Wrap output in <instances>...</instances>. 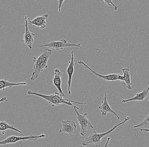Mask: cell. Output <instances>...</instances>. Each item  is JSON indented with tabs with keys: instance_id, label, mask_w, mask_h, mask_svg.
Masks as SVG:
<instances>
[{
	"instance_id": "4",
	"label": "cell",
	"mask_w": 149,
	"mask_h": 147,
	"mask_svg": "<svg viewBox=\"0 0 149 147\" xmlns=\"http://www.w3.org/2000/svg\"><path fill=\"white\" fill-rule=\"evenodd\" d=\"M74 112L76 114V118L80 125V134L82 136H84L86 134V131L88 130L93 129L94 127L91 123L86 118L88 113H85L83 114H80L79 112V108L77 106H74Z\"/></svg>"
},
{
	"instance_id": "15",
	"label": "cell",
	"mask_w": 149,
	"mask_h": 147,
	"mask_svg": "<svg viewBox=\"0 0 149 147\" xmlns=\"http://www.w3.org/2000/svg\"><path fill=\"white\" fill-rule=\"evenodd\" d=\"M124 76V82L125 83L123 84V85L125 86L127 89L132 90L134 85L131 82V76L132 73L130 72V70L127 68H124L122 69Z\"/></svg>"
},
{
	"instance_id": "5",
	"label": "cell",
	"mask_w": 149,
	"mask_h": 147,
	"mask_svg": "<svg viewBox=\"0 0 149 147\" xmlns=\"http://www.w3.org/2000/svg\"><path fill=\"white\" fill-rule=\"evenodd\" d=\"M76 47L81 48V46L80 44H72L68 42V41L65 39H62L60 41H53L44 44L41 47H45V48H52L55 49L56 51H59L63 50L64 48L68 47Z\"/></svg>"
},
{
	"instance_id": "7",
	"label": "cell",
	"mask_w": 149,
	"mask_h": 147,
	"mask_svg": "<svg viewBox=\"0 0 149 147\" xmlns=\"http://www.w3.org/2000/svg\"><path fill=\"white\" fill-rule=\"evenodd\" d=\"M79 65H82L86 68L88 69L93 74H95V76L98 77L99 79H101L103 80L107 81V82H113V81L120 80L124 81V76L123 75L119 74H111L108 75H102L99 74L95 71H94L90 67L88 66V65L82 61H79L78 62Z\"/></svg>"
},
{
	"instance_id": "14",
	"label": "cell",
	"mask_w": 149,
	"mask_h": 147,
	"mask_svg": "<svg viewBox=\"0 0 149 147\" xmlns=\"http://www.w3.org/2000/svg\"><path fill=\"white\" fill-rule=\"evenodd\" d=\"M149 93V85L148 88L145 90H143L140 93L136 94L134 96L128 99H124L122 101L123 103H127L133 101H143V100L148 97Z\"/></svg>"
},
{
	"instance_id": "9",
	"label": "cell",
	"mask_w": 149,
	"mask_h": 147,
	"mask_svg": "<svg viewBox=\"0 0 149 147\" xmlns=\"http://www.w3.org/2000/svg\"><path fill=\"white\" fill-rule=\"evenodd\" d=\"M25 32L23 36V40L21 42L24 43V44L29 48L30 49L32 48V45L34 42V36L35 34L32 32H30L28 28V20L27 16H25Z\"/></svg>"
},
{
	"instance_id": "16",
	"label": "cell",
	"mask_w": 149,
	"mask_h": 147,
	"mask_svg": "<svg viewBox=\"0 0 149 147\" xmlns=\"http://www.w3.org/2000/svg\"><path fill=\"white\" fill-rule=\"evenodd\" d=\"M27 84L26 82L22 83L11 82L6 80V79H0V91H5L6 88H11L17 86H26Z\"/></svg>"
},
{
	"instance_id": "13",
	"label": "cell",
	"mask_w": 149,
	"mask_h": 147,
	"mask_svg": "<svg viewBox=\"0 0 149 147\" xmlns=\"http://www.w3.org/2000/svg\"><path fill=\"white\" fill-rule=\"evenodd\" d=\"M62 75V73L59 69H56L55 70L54 76L53 78V81L54 85L58 90L59 93L62 97H65V95L62 91V88L61 87V77Z\"/></svg>"
},
{
	"instance_id": "11",
	"label": "cell",
	"mask_w": 149,
	"mask_h": 147,
	"mask_svg": "<svg viewBox=\"0 0 149 147\" xmlns=\"http://www.w3.org/2000/svg\"><path fill=\"white\" fill-rule=\"evenodd\" d=\"M74 50L72 51L71 52V57L70 61L69 62V66L67 69V72L68 76V94H71L70 87L71 85L72 81V77L74 71V66L75 65V60L74 57Z\"/></svg>"
},
{
	"instance_id": "24",
	"label": "cell",
	"mask_w": 149,
	"mask_h": 147,
	"mask_svg": "<svg viewBox=\"0 0 149 147\" xmlns=\"http://www.w3.org/2000/svg\"></svg>"
},
{
	"instance_id": "3",
	"label": "cell",
	"mask_w": 149,
	"mask_h": 147,
	"mask_svg": "<svg viewBox=\"0 0 149 147\" xmlns=\"http://www.w3.org/2000/svg\"><path fill=\"white\" fill-rule=\"evenodd\" d=\"M130 120V117H127L125 118L124 120L122 122L120 123L110 130H109L105 133L98 134L95 131L91 133L88 137L86 138L85 139L81 142V145L83 146H88L89 145H94L95 147H100L101 146V139L104 137L109 134L112 132L115 129L120 125L125 123L127 121Z\"/></svg>"
},
{
	"instance_id": "6",
	"label": "cell",
	"mask_w": 149,
	"mask_h": 147,
	"mask_svg": "<svg viewBox=\"0 0 149 147\" xmlns=\"http://www.w3.org/2000/svg\"><path fill=\"white\" fill-rule=\"evenodd\" d=\"M45 137V135L42 134L40 135H29L25 137H17L15 136H11L6 138L4 140L0 141V146L6 145L7 144H14L20 141H26V140H32L34 141L38 139Z\"/></svg>"
},
{
	"instance_id": "1",
	"label": "cell",
	"mask_w": 149,
	"mask_h": 147,
	"mask_svg": "<svg viewBox=\"0 0 149 147\" xmlns=\"http://www.w3.org/2000/svg\"><path fill=\"white\" fill-rule=\"evenodd\" d=\"M53 51L49 48L45 47L41 54L38 57H33V71L30 80L34 81L39 77L40 74L45 69L47 68V62L49 57L53 54Z\"/></svg>"
},
{
	"instance_id": "21",
	"label": "cell",
	"mask_w": 149,
	"mask_h": 147,
	"mask_svg": "<svg viewBox=\"0 0 149 147\" xmlns=\"http://www.w3.org/2000/svg\"><path fill=\"white\" fill-rule=\"evenodd\" d=\"M8 101V99H7L6 97H3L2 98L0 99V103H3V102H7Z\"/></svg>"
},
{
	"instance_id": "2",
	"label": "cell",
	"mask_w": 149,
	"mask_h": 147,
	"mask_svg": "<svg viewBox=\"0 0 149 147\" xmlns=\"http://www.w3.org/2000/svg\"><path fill=\"white\" fill-rule=\"evenodd\" d=\"M27 93L29 95H33L37 96L47 101L52 107L60 106L61 105H66L69 107H71L72 105V103L77 105H86V103L76 102L74 100L63 98L59 93H54L52 95H45L38 93L35 91L33 92V91H29L27 92Z\"/></svg>"
},
{
	"instance_id": "17",
	"label": "cell",
	"mask_w": 149,
	"mask_h": 147,
	"mask_svg": "<svg viewBox=\"0 0 149 147\" xmlns=\"http://www.w3.org/2000/svg\"><path fill=\"white\" fill-rule=\"evenodd\" d=\"M7 130H12L22 134V132L21 131L18 130L17 128H15L14 126L10 125L9 124L7 123L6 122L3 121H0V132L3 135H4L5 134L6 131Z\"/></svg>"
},
{
	"instance_id": "10",
	"label": "cell",
	"mask_w": 149,
	"mask_h": 147,
	"mask_svg": "<svg viewBox=\"0 0 149 147\" xmlns=\"http://www.w3.org/2000/svg\"><path fill=\"white\" fill-rule=\"evenodd\" d=\"M107 93L106 92L105 93V97L102 101V105L98 107L99 109L100 110V112H101V115L102 117H104L107 116V114L108 113H111L115 115L117 119L120 120V117L113 110L110 105H109L108 101H107Z\"/></svg>"
},
{
	"instance_id": "18",
	"label": "cell",
	"mask_w": 149,
	"mask_h": 147,
	"mask_svg": "<svg viewBox=\"0 0 149 147\" xmlns=\"http://www.w3.org/2000/svg\"><path fill=\"white\" fill-rule=\"evenodd\" d=\"M149 126V114L146 115L144 120L137 125H134L133 127L134 128H141V127H147Z\"/></svg>"
},
{
	"instance_id": "19",
	"label": "cell",
	"mask_w": 149,
	"mask_h": 147,
	"mask_svg": "<svg viewBox=\"0 0 149 147\" xmlns=\"http://www.w3.org/2000/svg\"><path fill=\"white\" fill-rule=\"evenodd\" d=\"M103 1H104L105 3H106V4H107V5H109V6H111V5H112L113 6V7H114V9L115 11H116V10H118V7H118V6H116V5H115V4L113 3L112 1H111V0H109V1H105V0H104Z\"/></svg>"
},
{
	"instance_id": "8",
	"label": "cell",
	"mask_w": 149,
	"mask_h": 147,
	"mask_svg": "<svg viewBox=\"0 0 149 147\" xmlns=\"http://www.w3.org/2000/svg\"><path fill=\"white\" fill-rule=\"evenodd\" d=\"M62 127L59 129L58 133H65L72 135L76 132L77 125L74 121L68 120L61 122Z\"/></svg>"
},
{
	"instance_id": "12",
	"label": "cell",
	"mask_w": 149,
	"mask_h": 147,
	"mask_svg": "<svg viewBox=\"0 0 149 147\" xmlns=\"http://www.w3.org/2000/svg\"><path fill=\"white\" fill-rule=\"evenodd\" d=\"M49 16V14H46L37 17L32 20H31L30 18H28V22L30 25L36 26L41 29H44L46 27V20Z\"/></svg>"
},
{
	"instance_id": "20",
	"label": "cell",
	"mask_w": 149,
	"mask_h": 147,
	"mask_svg": "<svg viewBox=\"0 0 149 147\" xmlns=\"http://www.w3.org/2000/svg\"><path fill=\"white\" fill-rule=\"evenodd\" d=\"M65 1H61L59 0L58 1V12H60L61 10V7H62V4Z\"/></svg>"
},
{
	"instance_id": "22",
	"label": "cell",
	"mask_w": 149,
	"mask_h": 147,
	"mask_svg": "<svg viewBox=\"0 0 149 147\" xmlns=\"http://www.w3.org/2000/svg\"><path fill=\"white\" fill-rule=\"evenodd\" d=\"M111 138L110 137H108V138H107V142H106V144H105V146H104V147H107V146H108V144H109V142Z\"/></svg>"
},
{
	"instance_id": "23",
	"label": "cell",
	"mask_w": 149,
	"mask_h": 147,
	"mask_svg": "<svg viewBox=\"0 0 149 147\" xmlns=\"http://www.w3.org/2000/svg\"><path fill=\"white\" fill-rule=\"evenodd\" d=\"M140 131L141 132H149V129H141Z\"/></svg>"
}]
</instances>
